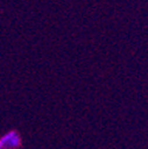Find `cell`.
I'll use <instances>...</instances> for the list:
<instances>
[{
    "instance_id": "1",
    "label": "cell",
    "mask_w": 148,
    "mask_h": 149,
    "mask_svg": "<svg viewBox=\"0 0 148 149\" xmlns=\"http://www.w3.org/2000/svg\"><path fill=\"white\" fill-rule=\"evenodd\" d=\"M22 142V135L17 130H10L0 136V149H18Z\"/></svg>"
}]
</instances>
